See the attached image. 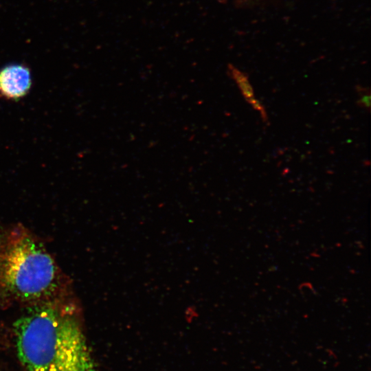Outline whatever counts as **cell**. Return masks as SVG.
I'll return each instance as SVG.
<instances>
[{
    "mask_svg": "<svg viewBox=\"0 0 371 371\" xmlns=\"http://www.w3.org/2000/svg\"><path fill=\"white\" fill-rule=\"evenodd\" d=\"M32 84L29 68L21 64H10L0 69V93L17 100L29 91Z\"/></svg>",
    "mask_w": 371,
    "mask_h": 371,
    "instance_id": "3957f363",
    "label": "cell"
},
{
    "mask_svg": "<svg viewBox=\"0 0 371 371\" xmlns=\"http://www.w3.org/2000/svg\"><path fill=\"white\" fill-rule=\"evenodd\" d=\"M60 282L59 269L41 243L16 227L0 234V289L23 302L48 299Z\"/></svg>",
    "mask_w": 371,
    "mask_h": 371,
    "instance_id": "7a4b0ae2",
    "label": "cell"
},
{
    "mask_svg": "<svg viewBox=\"0 0 371 371\" xmlns=\"http://www.w3.org/2000/svg\"><path fill=\"white\" fill-rule=\"evenodd\" d=\"M358 94L357 105L368 111L370 110V89L368 87H364L361 85L355 87Z\"/></svg>",
    "mask_w": 371,
    "mask_h": 371,
    "instance_id": "5b68a950",
    "label": "cell"
},
{
    "mask_svg": "<svg viewBox=\"0 0 371 371\" xmlns=\"http://www.w3.org/2000/svg\"><path fill=\"white\" fill-rule=\"evenodd\" d=\"M227 69L229 76L236 83L245 100L251 104L256 98L248 75L231 64L227 65Z\"/></svg>",
    "mask_w": 371,
    "mask_h": 371,
    "instance_id": "277c9868",
    "label": "cell"
},
{
    "mask_svg": "<svg viewBox=\"0 0 371 371\" xmlns=\"http://www.w3.org/2000/svg\"><path fill=\"white\" fill-rule=\"evenodd\" d=\"M219 1H225V0H219Z\"/></svg>",
    "mask_w": 371,
    "mask_h": 371,
    "instance_id": "8992f818",
    "label": "cell"
},
{
    "mask_svg": "<svg viewBox=\"0 0 371 371\" xmlns=\"http://www.w3.org/2000/svg\"><path fill=\"white\" fill-rule=\"evenodd\" d=\"M14 331L27 371H95L80 326L66 308H34L16 320Z\"/></svg>",
    "mask_w": 371,
    "mask_h": 371,
    "instance_id": "6da1fadb",
    "label": "cell"
}]
</instances>
